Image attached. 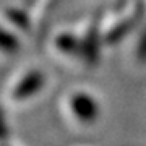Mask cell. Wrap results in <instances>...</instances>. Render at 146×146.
Here are the masks:
<instances>
[{"mask_svg": "<svg viewBox=\"0 0 146 146\" xmlns=\"http://www.w3.org/2000/svg\"><path fill=\"white\" fill-rule=\"evenodd\" d=\"M44 86V75L39 70H31L28 72L23 78L18 81V84L13 89V99L25 101L41 91Z\"/></svg>", "mask_w": 146, "mask_h": 146, "instance_id": "3957f363", "label": "cell"}, {"mask_svg": "<svg viewBox=\"0 0 146 146\" xmlns=\"http://www.w3.org/2000/svg\"><path fill=\"white\" fill-rule=\"evenodd\" d=\"M70 110L81 123H93L99 117V104L89 93L76 91L68 99Z\"/></svg>", "mask_w": 146, "mask_h": 146, "instance_id": "7a4b0ae2", "label": "cell"}, {"mask_svg": "<svg viewBox=\"0 0 146 146\" xmlns=\"http://www.w3.org/2000/svg\"><path fill=\"white\" fill-rule=\"evenodd\" d=\"M8 136V130H7V125H5V119H3V114L0 110V141H3Z\"/></svg>", "mask_w": 146, "mask_h": 146, "instance_id": "5b68a950", "label": "cell"}, {"mask_svg": "<svg viewBox=\"0 0 146 146\" xmlns=\"http://www.w3.org/2000/svg\"><path fill=\"white\" fill-rule=\"evenodd\" d=\"M140 5L135 2H123L122 5L110 11V25H102L101 29V39L114 44L122 37V34H125L131 28L133 21L136 20Z\"/></svg>", "mask_w": 146, "mask_h": 146, "instance_id": "6da1fadb", "label": "cell"}, {"mask_svg": "<svg viewBox=\"0 0 146 146\" xmlns=\"http://www.w3.org/2000/svg\"><path fill=\"white\" fill-rule=\"evenodd\" d=\"M16 47H18V41L11 34H8L0 28V49L5 52H15Z\"/></svg>", "mask_w": 146, "mask_h": 146, "instance_id": "277c9868", "label": "cell"}]
</instances>
